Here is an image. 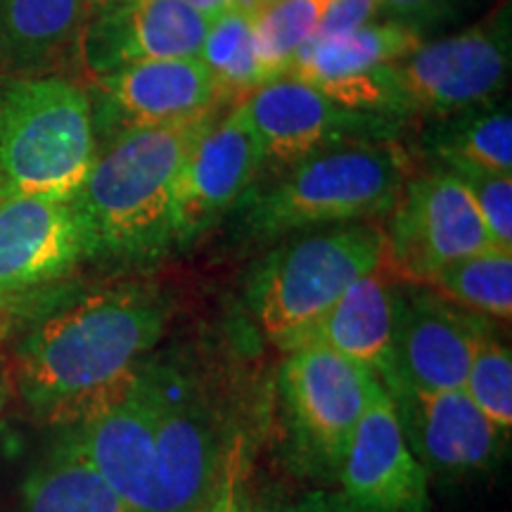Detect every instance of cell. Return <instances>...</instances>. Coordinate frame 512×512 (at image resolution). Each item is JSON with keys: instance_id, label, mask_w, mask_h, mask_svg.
Wrapping results in <instances>:
<instances>
[{"instance_id": "obj_35", "label": "cell", "mask_w": 512, "mask_h": 512, "mask_svg": "<svg viewBox=\"0 0 512 512\" xmlns=\"http://www.w3.org/2000/svg\"><path fill=\"white\" fill-rule=\"evenodd\" d=\"M242 3H245L247 8H259V5H264V3H271V0H242Z\"/></svg>"}, {"instance_id": "obj_3", "label": "cell", "mask_w": 512, "mask_h": 512, "mask_svg": "<svg viewBox=\"0 0 512 512\" xmlns=\"http://www.w3.org/2000/svg\"><path fill=\"white\" fill-rule=\"evenodd\" d=\"M95 157L86 88L69 76H0V197L72 200Z\"/></svg>"}, {"instance_id": "obj_30", "label": "cell", "mask_w": 512, "mask_h": 512, "mask_svg": "<svg viewBox=\"0 0 512 512\" xmlns=\"http://www.w3.org/2000/svg\"><path fill=\"white\" fill-rule=\"evenodd\" d=\"M240 491H242V446L240 441H235L226 470H223L219 491H216L214 498H211L200 512H233L235 503H238Z\"/></svg>"}, {"instance_id": "obj_36", "label": "cell", "mask_w": 512, "mask_h": 512, "mask_svg": "<svg viewBox=\"0 0 512 512\" xmlns=\"http://www.w3.org/2000/svg\"><path fill=\"white\" fill-rule=\"evenodd\" d=\"M102 3H110V0H88V5H91V8H95V5H102Z\"/></svg>"}, {"instance_id": "obj_20", "label": "cell", "mask_w": 512, "mask_h": 512, "mask_svg": "<svg viewBox=\"0 0 512 512\" xmlns=\"http://www.w3.org/2000/svg\"><path fill=\"white\" fill-rule=\"evenodd\" d=\"M403 280L392 271L387 256L380 266L356 280L337 304L320 318L304 339L306 344L332 349L368 368L377 380L392 375L396 311ZM299 349V347H297Z\"/></svg>"}, {"instance_id": "obj_6", "label": "cell", "mask_w": 512, "mask_h": 512, "mask_svg": "<svg viewBox=\"0 0 512 512\" xmlns=\"http://www.w3.org/2000/svg\"><path fill=\"white\" fill-rule=\"evenodd\" d=\"M155 382V460L143 512H200L219 491L233 444L219 406L178 361H150Z\"/></svg>"}, {"instance_id": "obj_19", "label": "cell", "mask_w": 512, "mask_h": 512, "mask_svg": "<svg viewBox=\"0 0 512 512\" xmlns=\"http://www.w3.org/2000/svg\"><path fill=\"white\" fill-rule=\"evenodd\" d=\"M95 88L124 131L181 124L214 112L221 100L219 86L200 57L128 64L98 76Z\"/></svg>"}, {"instance_id": "obj_26", "label": "cell", "mask_w": 512, "mask_h": 512, "mask_svg": "<svg viewBox=\"0 0 512 512\" xmlns=\"http://www.w3.org/2000/svg\"><path fill=\"white\" fill-rule=\"evenodd\" d=\"M330 3L332 0H271L259 8H249L268 81L287 74L294 57L318 34Z\"/></svg>"}, {"instance_id": "obj_17", "label": "cell", "mask_w": 512, "mask_h": 512, "mask_svg": "<svg viewBox=\"0 0 512 512\" xmlns=\"http://www.w3.org/2000/svg\"><path fill=\"white\" fill-rule=\"evenodd\" d=\"M207 29L209 17L185 0H110L91 8L81 64L98 79L128 64L197 57Z\"/></svg>"}, {"instance_id": "obj_7", "label": "cell", "mask_w": 512, "mask_h": 512, "mask_svg": "<svg viewBox=\"0 0 512 512\" xmlns=\"http://www.w3.org/2000/svg\"><path fill=\"white\" fill-rule=\"evenodd\" d=\"M278 387L294 456L313 475L337 479L351 434L380 380L337 351L306 344L287 351Z\"/></svg>"}, {"instance_id": "obj_27", "label": "cell", "mask_w": 512, "mask_h": 512, "mask_svg": "<svg viewBox=\"0 0 512 512\" xmlns=\"http://www.w3.org/2000/svg\"><path fill=\"white\" fill-rule=\"evenodd\" d=\"M463 392L498 430L510 434L512 427V354L508 344L491 335L472 356Z\"/></svg>"}, {"instance_id": "obj_21", "label": "cell", "mask_w": 512, "mask_h": 512, "mask_svg": "<svg viewBox=\"0 0 512 512\" xmlns=\"http://www.w3.org/2000/svg\"><path fill=\"white\" fill-rule=\"evenodd\" d=\"M88 0H0L3 76H64L81 64Z\"/></svg>"}, {"instance_id": "obj_29", "label": "cell", "mask_w": 512, "mask_h": 512, "mask_svg": "<svg viewBox=\"0 0 512 512\" xmlns=\"http://www.w3.org/2000/svg\"><path fill=\"white\" fill-rule=\"evenodd\" d=\"M377 12H380V0H332L323 22H320L318 34L313 38L349 34V31H356L373 22Z\"/></svg>"}, {"instance_id": "obj_9", "label": "cell", "mask_w": 512, "mask_h": 512, "mask_svg": "<svg viewBox=\"0 0 512 512\" xmlns=\"http://www.w3.org/2000/svg\"><path fill=\"white\" fill-rule=\"evenodd\" d=\"M411 112L448 117L489 105L510 79V17L420 43L394 64Z\"/></svg>"}, {"instance_id": "obj_22", "label": "cell", "mask_w": 512, "mask_h": 512, "mask_svg": "<svg viewBox=\"0 0 512 512\" xmlns=\"http://www.w3.org/2000/svg\"><path fill=\"white\" fill-rule=\"evenodd\" d=\"M22 512H133L102 479L72 430L31 467L22 484Z\"/></svg>"}, {"instance_id": "obj_13", "label": "cell", "mask_w": 512, "mask_h": 512, "mask_svg": "<svg viewBox=\"0 0 512 512\" xmlns=\"http://www.w3.org/2000/svg\"><path fill=\"white\" fill-rule=\"evenodd\" d=\"M427 479L430 475L408 446L392 396L380 382L339 465L342 496L335 498L337 510L427 512Z\"/></svg>"}, {"instance_id": "obj_8", "label": "cell", "mask_w": 512, "mask_h": 512, "mask_svg": "<svg viewBox=\"0 0 512 512\" xmlns=\"http://www.w3.org/2000/svg\"><path fill=\"white\" fill-rule=\"evenodd\" d=\"M392 214L387 261L403 283L427 285L453 261L498 249L463 183L446 169L406 181Z\"/></svg>"}, {"instance_id": "obj_15", "label": "cell", "mask_w": 512, "mask_h": 512, "mask_svg": "<svg viewBox=\"0 0 512 512\" xmlns=\"http://www.w3.org/2000/svg\"><path fill=\"white\" fill-rule=\"evenodd\" d=\"M486 337H491V325L479 313L434 290L401 287L392 375L382 384L422 392L463 389L472 356Z\"/></svg>"}, {"instance_id": "obj_28", "label": "cell", "mask_w": 512, "mask_h": 512, "mask_svg": "<svg viewBox=\"0 0 512 512\" xmlns=\"http://www.w3.org/2000/svg\"><path fill=\"white\" fill-rule=\"evenodd\" d=\"M441 169L463 183L496 247L512 252V176L456 159L441 162Z\"/></svg>"}, {"instance_id": "obj_16", "label": "cell", "mask_w": 512, "mask_h": 512, "mask_svg": "<svg viewBox=\"0 0 512 512\" xmlns=\"http://www.w3.org/2000/svg\"><path fill=\"white\" fill-rule=\"evenodd\" d=\"M384 389L427 475L467 479L486 475L501 463L510 434L498 430L463 389L422 392L401 384Z\"/></svg>"}, {"instance_id": "obj_34", "label": "cell", "mask_w": 512, "mask_h": 512, "mask_svg": "<svg viewBox=\"0 0 512 512\" xmlns=\"http://www.w3.org/2000/svg\"><path fill=\"white\" fill-rule=\"evenodd\" d=\"M233 512H252V505H249V501H247V496H245V489L240 491V496H238V503H235V510Z\"/></svg>"}, {"instance_id": "obj_31", "label": "cell", "mask_w": 512, "mask_h": 512, "mask_svg": "<svg viewBox=\"0 0 512 512\" xmlns=\"http://www.w3.org/2000/svg\"><path fill=\"white\" fill-rule=\"evenodd\" d=\"M273 512H339V510H337L335 501L316 494V496H306V498H302V501L285 505V508L273 510Z\"/></svg>"}, {"instance_id": "obj_25", "label": "cell", "mask_w": 512, "mask_h": 512, "mask_svg": "<svg viewBox=\"0 0 512 512\" xmlns=\"http://www.w3.org/2000/svg\"><path fill=\"white\" fill-rule=\"evenodd\" d=\"M434 292L479 316L510 320L512 316V252L486 249L465 256L430 278Z\"/></svg>"}, {"instance_id": "obj_32", "label": "cell", "mask_w": 512, "mask_h": 512, "mask_svg": "<svg viewBox=\"0 0 512 512\" xmlns=\"http://www.w3.org/2000/svg\"><path fill=\"white\" fill-rule=\"evenodd\" d=\"M437 0H380V10H389L394 15H415V12H422Z\"/></svg>"}, {"instance_id": "obj_4", "label": "cell", "mask_w": 512, "mask_h": 512, "mask_svg": "<svg viewBox=\"0 0 512 512\" xmlns=\"http://www.w3.org/2000/svg\"><path fill=\"white\" fill-rule=\"evenodd\" d=\"M408 181V157L394 140L347 143L290 164L278 181L242 197V228L280 238L302 228L361 223L389 214Z\"/></svg>"}, {"instance_id": "obj_18", "label": "cell", "mask_w": 512, "mask_h": 512, "mask_svg": "<svg viewBox=\"0 0 512 512\" xmlns=\"http://www.w3.org/2000/svg\"><path fill=\"white\" fill-rule=\"evenodd\" d=\"M67 430L128 508L143 512L155 460V382L147 358L121 392Z\"/></svg>"}, {"instance_id": "obj_24", "label": "cell", "mask_w": 512, "mask_h": 512, "mask_svg": "<svg viewBox=\"0 0 512 512\" xmlns=\"http://www.w3.org/2000/svg\"><path fill=\"white\" fill-rule=\"evenodd\" d=\"M439 162H467L512 176V114L508 107L489 105L453 114L430 138Z\"/></svg>"}, {"instance_id": "obj_23", "label": "cell", "mask_w": 512, "mask_h": 512, "mask_svg": "<svg viewBox=\"0 0 512 512\" xmlns=\"http://www.w3.org/2000/svg\"><path fill=\"white\" fill-rule=\"evenodd\" d=\"M197 57L207 64L221 98L223 95H247L249 98L268 83V74L256 48L252 10L247 5L209 19L207 36Z\"/></svg>"}, {"instance_id": "obj_2", "label": "cell", "mask_w": 512, "mask_h": 512, "mask_svg": "<svg viewBox=\"0 0 512 512\" xmlns=\"http://www.w3.org/2000/svg\"><path fill=\"white\" fill-rule=\"evenodd\" d=\"M214 112L157 128L121 131L98 152L72 207L88 252L145 261L174 247V192L181 166Z\"/></svg>"}, {"instance_id": "obj_12", "label": "cell", "mask_w": 512, "mask_h": 512, "mask_svg": "<svg viewBox=\"0 0 512 512\" xmlns=\"http://www.w3.org/2000/svg\"><path fill=\"white\" fill-rule=\"evenodd\" d=\"M86 259L72 200L0 197V313L48 294Z\"/></svg>"}, {"instance_id": "obj_10", "label": "cell", "mask_w": 512, "mask_h": 512, "mask_svg": "<svg viewBox=\"0 0 512 512\" xmlns=\"http://www.w3.org/2000/svg\"><path fill=\"white\" fill-rule=\"evenodd\" d=\"M245 102L264 159L275 164H297L335 145L384 143L401 128L396 117L354 110L294 76L268 81Z\"/></svg>"}, {"instance_id": "obj_14", "label": "cell", "mask_w": 512, "mask_h": 512, "mask_svg": "<svg viewBox=\"0 0 512 512\" xmlns=\"http://www.w3.org/2000/svg\"><path fill=\"white\" fill-rule=\"evenodd\" d=\"M264 164L259 133L240 100L221 121H211L185 157L174 192V247L195 242L233 209Z\"/></svg>"}, {"instance_id": "obj_33", "label": "cell", "mask_w": 512, "mask_h": 512, "mask_svg": "<svg viewBox=\"0 0 512 512\" xmlns=\"http://www.w3.org/2000/svg\"><path fill=\"white\" fill-rule=\"evenodd\" d=\"M185 3L192 5L195 10H200L202 15L209 19L219 17L221 12H226V10H233V8H240V5H245L242 0H185Z\"/></svg>"}, {"instance_id": "obj_5", "label": "cell", "mask_w": 512, "mask_h": 512, "mask_svg": "<svg viewBox=\"0 0 512 512\" xmlns=\"http://www.w3.org/2000/svg\"><path fill=\"white\" fill-rule=\"evenodd\" d=\"M384 256V233L366 223H344L275 249L252 283V309L268 342L283 351L302 347L337 299Z\"/></svg>"}, {"instance_id": "obj_11", "label": "cell", "mask_w": 512, "mask_h": 512, "mask_svg": "<svg viewBox=\"0 0 512 512\" xmlns=\"http://www.w3.org/2000/svg\"><path fill=\"white\" fill-rule=\"evenodd\" d=\"M418 46V31L408 24L370 22L349 34L313 38L285 76L311 83L354 110L399 117L403 93L394 62Z\"/></svg>"}, {"instance_id": "obj_1", "label": "cell", "mask_w": 512, "mask_h": 512, "mask_svg": "<svg viewBox=\"0 0 512 512\" xmlns=\"http://www.w3.org/2000/svg\"><path fill=\"white\" fill-rule=\"evenodd\" d=\"M169 318L171 302L155 287L119 285L83 294L36 323L19 344V399L46 425H79L126 387Z\"/></svg>"}]
</instances>
